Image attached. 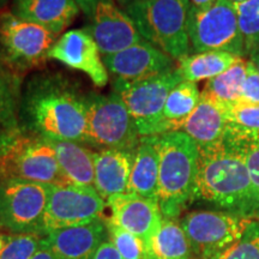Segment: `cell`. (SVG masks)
<instances>
[{
	"mask_svg": "<svg viewBox=\"0 0 259 259\" xmlns=\"http://www.w3.org/2000/svg\"><path fill=\"white\" fill-rule=\"evenodd\" d=\"M21 125L37 137L84 144L85 96L60 76L34 78L22 96Z\"/></svg>",
	"mask_w": 259,
	"mask_h": 259,
	"instance_id": "6da1fadb",
	"label": "cell"
},
{
	"mask_svg": "<svg viewBox=\"0 0 259 259\" xmlns=\"http://www.w3.org/2000/svg\"><path fill=\"white\" fill-rule=\"evenodd\" d=\"M193 199L245 218L257 219L259 198L240 151L225 138L198 147Z\"/></svg>",
	"mask_w": 259,
	"mask_h": 259,
	"instance_id": "7a4b0ae2",
	"label": "cell"
},
{
	"mask_svg": "<svg viewBox=\"0 0 259 259\" xmlns=\"http://www.w3.org/2000/svg\"><path fill=\"white\" fill-rule=\"evenodd\" d=\"M151 138L158 153V204L163 219L174 220L193 200L198 145L180 131Z\"/></svg>",
	"mask_w": 259,
	"mask_h": 259,
	"instance_id": "3957f363",
	"label": "cell"
},
{
	"mask_svg": "<svg viewBox=\"0 0 259 259\" xmlns=\"http://www.w3.org/2000/svg\"><path fill=\"white\" fill-rule=\"evenodd\" d=\"M189 0H142L122 9L142 37L176 61L190 56Z\"/></svg>",
	"mask_w": 259,
	"mask_h": 259,
	"instance_id": "277c9868",
	"label": "cell"
},
{
	"mask_svg": "<svg viewBox=\"0 0 259 259\" xmlns=\"http://www.w3.org/2000/svg\"><path fill=\"white\" fill-rule=\"evenodd\" d=\"M85 103L84 144L100 150H136L142 137L135 119L118 94H89L85 96Z\"/></svg>",
	"mask_w": 259,
	"mask_h": 259,
	"instance_id": "5b68a950",
	"label": "cell"
},
{
	"mask_svg": "<svg viewBox=\"0 0 259 259\" xmlns=\"http://www.w3.org/2000/svg\"><path fill=\"white\" fill-rule=\"evenodd\" d=\"M57 36L10 10L0 12V60L14 73L30 70L47 59Z\"/></svg>",
	"mask_w": 259,
	"mask_h": 259,
	"instance_id": "8992f818",
	"label": "cell"
},
{
	"mask_svg": "<svg viewBox=\"0 0 259 259\" xmlns=\"http://www.w3.org/2000/svg\"><path fill=\"white\" fill-rule=\"evenodd\" d=\"M51 185L19 179L0 181V228L10 234L45 235Z\"/></svg>",
	"mask_w": 259,
	"mask_h": 259,
	"instance_id": "52a82bcc",
	"label": "cell"
},
{
	"mask_svg": "<svg viewBox=\"0 0 259 259\" xmlns=\"http://www.w3.org/2000/svg\"><path fill=\"white\" fill-rule=\"evenodd\" d=\"M189 38L194 53L222 51L245 56L236 10L227 0H216L205 9H190Z\"/></svg>",
	"mask_w": 259,
	"mask_h": 259,
	"instance_id": "ba28073f",
	"label": "cell"
},
{
	"mask_svg": "<svg viewBox=\"0 0 259 259\" xmlns=\"http://www.w3.org/2000/svg\"><path fill=\"white\" fill-rule=\"evenodd\" d=\"M19 179L46 185H67L57 153L48 139L22 135L0 158V181Z\"/></svg>",
	"mask_w": 259,
	"mask_h": 259,
	"instance_id": "9c48e42d",
	"label": "cell"
},
{
	"mask_svg": "<svg viewBox=\"0 0 259 259\" xmlns=\"http://www.w3.org/2000/svg\"><path fill=\"white\" fill-rule=\"evenodd\" d=\"M253 220L229 211L199 210L187 213L181 227L193 253L212 259L238 241Z\"/></svg>",
	"mask_w": 259,
	"mask_h": 259,
	"instance_id": "30bf717a",
	"label": "cell"
},
{
	"mask_svg": "<svg viewBox=\"0 0 259 259\" xmlns=\"http://www.w3.org/2000/svg\"><path fill=\"white\" fill-rule=\"evenodd\" d=\"M183 80L178 67H174L137 83L114 85V93L121 97L127 107L141 137L158 136L167 97Z\"/></svg>",
	"mask_w": 259,
	"mask_h": 259,
	"instance_id": "8fae6325",
	"label": "cell"
},
{
	"mask_svg": "<svg viewBox=\"0 0 259 259\" xmlns=\"http://www.w3.org/2000/svg\"><path fill=\"white\" fill-rule=\"evenodd\" d=\"M107 202L95 187L51 185L44 220L45 234L56 229L102 220Z\"/></svg>",
	"mask_w": 259,
	"mask_h": 259,
	"instance_id": "7c38bea8",
	"label": "cell"
},
{
	"mask_svg": "<svg viewBox=\"0 0 259 259\" xmlns=\"http://www.w3.org/2000/svg\"><path fill=\"white\" fill-rule=\"evenodd\" d=\"M102 59L114 85L134 84L174 69V60L147 40Z\"/></svg>",
	"mask_w": 259,
	"mask_h": 259,
	"instance_id": "4fadbf2b",
	"label": "cell"
},
{
	"mask_svg": "<svg viewBox=\"0 0 259 259\" xmlns=\"http://www.w3.org/2000/svg\"><path fill=\"white\" fill-rule=\"evenodd\" d=\"M48 58L82 71L97 88H103L108 83V71L102 54L88 28L64 32L48 52Z\"/></svg>",
	"mask_w": 259,
	"mask_h": 259,
	"instance_id": "5bb4252c",
	"label": "cell"
},
{
	"mask_svg": "<svg viewBox=\"0 0 259 259\" xmlns=\"http://www.w3.org/2000/svg\"><path fill=\"white\" fill-rule=\"evenodd\" d=\"M88 29L102 57L111 56L143 41L135 22L113 0H99Z\"/></svg>",
	"mask_w": 259,
	"mask_h": 259,
	"instance_id": "9a60e30c",
	"label": "cell"
},
{
	"mask_svg": "<svg viewBox=\"0 0 259 259\" xmlns=\"http://www.w3.org/2000/svg\"><path fill=\"white\" fill-rule=\"evenodd\" d=\"M111 209L108 220L124 231L138 236L145 247L156 234L163 221L160 204L134 193H121L107 200Z\"/></svg>",
	"mask_w": 259,
	"mask_h": 259,
	"instance_id": "2e32d148",
	"label": "cell"
},
{
	"mask_svg": "<svg viewBox=\"0 0 259 259\" xmlns=\"http://www.w3.org/2000/svg\"><path fill=\"white\" fill-rule=\"evenodd\" d=\"M108 238L106 221H96L46 233V242L56 259H93Z\"/></svg>",
	"mask_w": 259,
	"mask_h": 259,
	"instance_id": "e0dca14e",
	"label": "cell"
},
{
	"mask_svg": "<svg viewBox=\"0 0 259 259\" xmlns=\"http://www.w3.org/2000/svg\"><path fill=\"white\" fill-rule=\"evenodd\" d=\"M79 10L76 0H14L10 11L59 35L76 19Z\"/></svg>",
	"mask_w": 259,
	"mask_h": 259,
	"instance_id": "ac0fdd59",
	"label": "cell"
},
{
	"mask_svg": "<svg viewBox=\"0 0 259 259\" xmlns=\"http://www.w3.org/2000/svg\"><path fill=\"white\" fill-rule=\"evenodd\" d=\"M134 153L126 150H100L94 153V187L106 202L127 191Z\"/></svg>",
	"mask_w": 259,
	"mask_h": 259,
	"instance_id": "d6986e66",
	"label": "cell"
},
{
	"mask_svg": "<svg viewBox=\"0 0 259 259\" xmlns=\"http://www.w3.org/2000/svg\"><path fill=\"white\" fill-rule=\"evenodd\" d=\"M227 119L221 106L200 94V100L193 112L177 125L176 131L186 134L198 147L216 143L225 136Z\"/></svg>",
	"mask_w": 259,
	"mask_h": 259,
	"instance_id": "ffe728a7",
	"label": "cell"
},
{
	"mask_svg": "<svg viewBox=\"0 0 259 259\" xmlns=\"http://www.w3.org/2000/svg\"><path fill=\"white\" fill-rule=\"evenodd\" d=\"M126 192L158 202V153L151 137H142L136 148Z\"/></svg>",
	"mask_w": 259,
	"mask_h": 259,
	"instance_id": "44dd1931",
	"label": "cell"
},
{
	"mask_svg": "<svg viewBox=\"0 0 259 259\" xmlns=\"http://www.w3.org/2000/svg\"><path fill=\"white\" fill-rule=\"evenodd\" d=\"M57 153L60 170L67 184L94 187L95 181V160L94 153L82 143L69 141H52Z\"/></svg>",
	"mask_w": 259,
	"mask_h": 259,
	"instance_id": "7402d4cb",
	"label": "cell"
},
{
	"mask_svg": "<svg viewBox=\"0 0 259 259\" xmlns=\"http://www.w3.org/2000/svg\"><path fill=\"white\" fill-rule=\"evenodd\" d=\"M21 101V82L17 74L0 70V139H16L23 135Z\"/></svg>",
	"mask_w": 259,
	"mask_h": 259,
	"instance_id": "603a6c76",
	"label": "cell"
},
{
	"mask_svg": "<svg viewBox=\"0 0 259 259\" xmlns=\"http://www.w3.org/2000/svg\"><path fill=\"white\" fill-rule=\"evenodd\" d=\"M241 57L222 51L194 53L181 59L178 70L184 80L197 83L209 80L232 67Z\"/></svg>",
	"mask_w": 259,
	"mask_h": 259,
	"instance_id": "cb8c5ba5",
	"label": "cell"
},
{
	"mask_svg": "<svg viewBox=\"0 0 259 259\" xmlns=\"http://www.w3.org/2000/svg\"><path fill=\"white\" fill-rule=\"evenodd\" d=\"M145 248L148 259H190L192 252L183 227L170 219H163Z\"/></svg>",
	"mask_w": 259,
	"mask_h": 259,
	"instance_id": "d4e9b609",
	"label": "cell"
},
{
	"mask_svg": "<svg viewBox=\"0 0 259 259\" xmlns=\"http://www.w3.org/2000/svg\"><path fill=\"white\" fill-rule=\"evenodd\" d=\"M199 100L200 92L197 83L183 80L178 84L169 93L164 103L158 135L176 132L177 125L193 112Z\"/></svg>",
	"mask_w": 259,
	"mask_h": 259,
	"instance_id": "484cf974",
	"label": "cell"
},
{
	"mask_svg": "<svg viewBox=\"0 0 259 259\" xmlns=\"http://www.w3.org/2000/svg\"><path fill=\"white\" fill-rule=\"evenodd\" d=\"M246 65H247V61L244 58H240L225 72L206 80L200 94L209 97L221 107L238 103L245 82Z\"/></svg>",
	"mask_w": 259,
	"mask_h": 259,
	"instance_id": "4316f807",
	"label": "cell"
},
{
	"mask_svg": "<svg viewBox=\"0 0 259 259\" xmlns=\"http://www.w3.org/2000/svg\"><path fill=\"white\" fill-rule=\"evenodd\" d=\"M223 138L241 153L259 198V130L227 122Z\"/></svg>",
	"mask_w": 259,
	"mask_h": 259,
	"instance_id": "83f0119b",
	"label": "cell"
},
{
	"mask_svg": "<svg viewBox=\"0 0 259 259\" xmlns=\"http://www.w3.org/2000/svg\"><path fill=\"white\" fill-rule=\"evenodd\" d=\"M234 8L244 38L245 54L251 57L259 51V0H247Z\"/></svg>",
	"mask_w": 259,
	"mask_h": 259,
	"instance_id": "f1b7e54d",
	"label": "cell"
},
{
	"mask_svg": "<svg viewBox=\"0 0 259 259\" xmlns=\"http://www.w3.org/2000/svg\"><path fill=\"white\" fill-rule=\"evenodd\" d=\"M44 240L45 235L35 233H8V238L0 251V259H31L41 247Z\"/></svg>",
	"mask_w": 259,
	"mask_h": 259,
	"instance_id": "f546056e",
	"label": "cell"
},
{
	"mask_svg": "<svg viewBox=\"0 0 259 259\" xmlns=\"http://www.w3.org/2000/svg\"><path fill=\"white\" fill-rule=\"evenodd\" d=\"M109 241L115 246L122 259H148L145 244L138 236L124 231L109 220L106 221Z\"/></svg>",
	"mask_w": 259,
	"mask_h": 259,
	"instance_id": "4dcf8cb0",
	"label": "cell"
},
{
	"mask_svg": "<svg viewBox=\"0 0 259 259\" xmlns=\"http://www.w3.org/2000/svg\"><path fill=\"white\" fill-rule=\"evenodd\" d=\"M212 259H259V220L254 219L238 241Z\"/></svg>",
	"mask_w": 259,
	"mask_h": 259,
	"instance_id": "1f68e13d",
	"label": "cell"
},
{
	"mask_svg": "<svg viewBox=\"0 0 259 259\" xmlns=\"http://www.w3.org/2000/svg\"><path fill=\"white\" fill-rule=\"evenodd\" d=\"M222 108L225 111L227 122L242 127L259 130V105L234 103Z\"/></svg>",
	"mask_w": 259,
	"mask_h": 259,
	"instance_id": "d6a6232c",
	"label": "cell"
},
{
	"mask_svg": "<svg viewBox=\"0 0 259 259\" xmlns=\"http://www.w3.org/2000/svg\"><path fill=\"white\" fill-rule=\"evenodd\" d=\"M238 103L259 105V71L251 60L246 65V77Z\"/></svg>",
	"mask_w": 259,
	"mask_h": 259,
	"instance_id": "836d02e7",
	"label": "cell"
},
{
	"mask_svg": "<svg viewBox=\"0 0 259 259\" xmlns=\"http://www.w3.org/2000/svg\"><path fill=\"white\" fill-rule=\"evenodd\" d=\"M93 259H122L120 253L115 248V246L111 241H105L96 251Z\"/></svg>",
	"mask_w": 259,
	"mask_h": 259,
	"instance_id": "e575fe53",
	"label": "cell"
},
{
	"mask_svg": "<svg viewBox=\"0 0 259 259\" xmlns=\"http://www.w3.org/2000/svg\"><path fill=\"white\" fill-rule=\"evenodd\" d=\"M76 3L78 4L79 9L84 12V15H85L87 17L92 18L94 10H95L99 0H76Z\"/></svg>",
	"mask_w": 259,
	"mask_h": 259,
	"instance_id": "d590c367",
	"label": "cell"
},
{
	"mask_svg": "<svg viewBox=\"0 0 259 259\" xmlns=\"http://www.w3.org/2000/svg\"><path fill=\"white\" fill-rule=\"evenodd\" d=\"M31 259H56L54 254L52 253L51 248L48 247L46 239H45L44 242H42L41 247L38 248V251L34 254V257H32Z\"/></svg>",
	"mask_w": 259,
	"mask_h": 259,
	"instance_id": "8d00e7d4",
	"label": "cell"
},
{
	"mask_svg": "<svg viewBox=\"0 0 259 259\" xmlns=\"http://www.w3.org/2000/svg\"><path fill=\"white\" fill-rule=\"evenodd\" d=\"M18 139L19 137L16 139H0V158L14 148V145L17 143Z\"/></svg>",
	"mask_w": 259,
	"mask_h": 259,
	"instance_id": "74e56055",
	"label": "cell"
},
{
	"mask_svg": "<svg viewBox=\"0 0 259 259\" xmlns=\"http://www.w3.org/2000/svg\"><path fill=\"white\" fill-rule=\"evenodd\" d=\"M191 8L193 9H205L211 6L216 0H189Z\"/></svg>",
	"mask_w": 259,
	"mask_h": 259,
	"instance_id": "f35d334b",
	"label": "cell"
},
{
	"mask_svg": "<svg viewBox=\"0 0 259 259\" xmlns=\"http://www.w3.org/2000/svg\"><path fill=\"white\" fill-rule=\"evenodd\" d=\"M137 2H142V0H116V3H118L119 6H121V9L127 8L128 5L134 4V3H137Z\"/></svg>",
	"mask_w": 259,
	"mask_h": 259,
	"instance_id": "ab89813d",
	"label": "cell"
},
{
	"mask_svg": "<svg viewBox=\"0 0 259 259\" xmlns=\"http://www.w3.org/2000/svg\"><path fill=\"white\" fill-rule=\"evenodd\" d=\"M250 60L253 63V65L255 67H257L258 71H259V51L255 52L254 54H252V56L250 57Z\"/></svg>",
	"mask_w": 259,
	"mask_h": 259,
	"instance_id": "60d3db41",
	"label": "cell"
},
{
	"mask_svg": "<svg viewBox=\"0 0 259 259\" xmlns=\"http://www.w3.org/2000/svg\"><path fill=\"white\" fill-rule=\"evenodd\" d=\"M6 238H8V233H0V251H2L3 246H4Z\"/></svg>",
	"mask_w": 259,
	"mask_h": 259,
	"instance_id": "b9f144b4",
	"label": "cell"
},
{
	"mask_svg": "<svg viewBox=\"0 0 259 259\" xmlns=\"http://www.w3.org/2000/svg\"><path fill=\"white\" fill-rule=\"evenodd\" d=\"M227 2H228V3H231L232 5L236 6V5H240V4H242V3L247 2V0H227Z\"/></svg>",
	"mask_w": 259,
	"mask_h": 259,
	"instance_id": "7bdbcfd3",
	"label": "cell"
},
{
	"mask_svg": "<svg viewBox=\"0 0 259 259\" xmlns=\"http://www.w3.org/2000/svg\"><path fill=\"white\" fill-rule=\"evenodd\" d=\"M8 2L9 0H0V8H3V6H4Z\"/></svg>",
	"mask_w": 259,
	"mask_h": 259,
	"instance_id": "ee69618b",
	"label": "cell"
}]
</instances>
